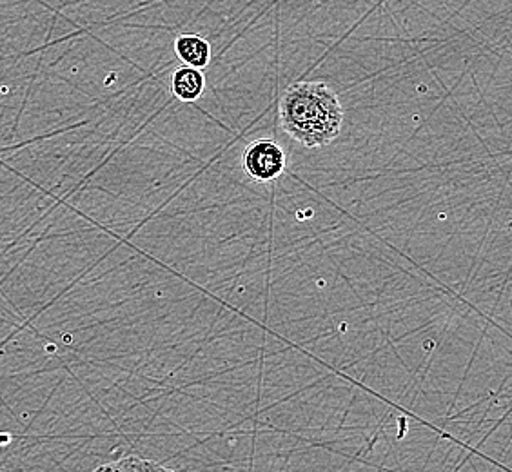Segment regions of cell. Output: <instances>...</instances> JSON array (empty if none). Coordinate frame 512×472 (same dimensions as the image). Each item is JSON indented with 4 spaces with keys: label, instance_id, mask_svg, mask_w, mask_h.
<instances>
[{
    "label": "cell",
    "instance_id": "4",
    "mask_svg": "<svg viewBox=\"0 0 512 472\" xmlns=\"http://www.w3.org/2000/svg\"><path fill=\"white\" fill-rule=\"evenodd\" d=\"M175 55L182 62V66L204 69L211 62L213 50H211V44L202 35L182 33L175 40Z\"/></svg>",
    "mask_w": 512,
    "mask_h": 472
},
{
    "label": "cell",
    "instance_id": "2",
    "mask_svg": "<svg viewBox=\"0 0 512 472\" xmlns=\"http://www.w3.org/2000/svg\"><path fill=\"white\" fill-rule=\"evenodd\" d=\"M286 168V151L271 138L253 140L242 153V169L256 184L275 182Z\"/></svg>",
    "mask_w": 512,
    "mask_h": 472
},
{
    "label": "cell",
    "instance_id": "3",
    "mask_svg": "<svg viewBox=\"0 0 512 472\" xmlns=\"http://www.w3.org/2000/svg\"><path fill=\"white\" fill-rule=\"evenodd\" d=\"M206 91V75L202 69L180 66L171 75V93L180 102H197Z\"/></svg>",
    "mask_w": 512,
    "mask_h": 472
},
{
    "label": "cell",
    "instance_id": "5",
    "mask_svg": "<svg viewBox=\"0 0 512 472\" xmlns=\"http://www.w3.org/2000/svg\"><path fill=\"white\" fill-rule=\"evenodd\" d=\"M93 472H173L168 467L160 465V463L153 462V460H146L140 456H126L120 458L117 462L106 463L99 469Z\"/></svg>",
    "mask_w": 512,
    "mask_h": 472
},
{
    "label": "cell",
    "instance_id": "1",
    "mask_svg": "<svg viewBox=\"0 0 512 472\" xmlns=\"http://www.w3.org/2000/svg\"><path fill=\"white\" fill-rule=\"evenodd\" d=\"M280 128L304 148L335 142L344 126V108L335 89L318 80L291 84L278 102Z\"/></svg>",
    "mask_w": 512,
    "mask_h": 472
}]
</instances>
